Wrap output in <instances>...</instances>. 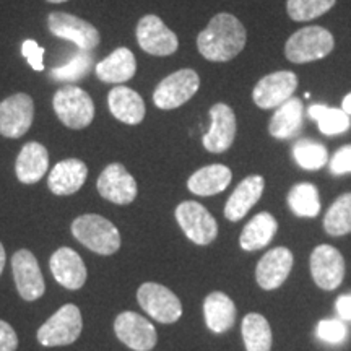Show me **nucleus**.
I'll return each mask as SVG.
<instances>
[{
  "label": "nucleus",
  "instance_id": "f257e3e1",
  "mask_svg": "<svg viewBox=\"0 0 351 351\" xmlns=\"http://www.w3.org/2000/svg\"><path fill=\"white\" fill-rule=\"evenodd\" d=\"M247 32L238 16L217 13L197 36V47L210 62H230L244 51Z\"/></svg>",
  "mask_w": 351,
  "mask_h": 351
},
{
  "label": "nucleus",
  "instance_id": "f03ea898",
  "mask_svg": "<svg viewBox=\"0 0 351 351\" xmlns=\"http://www.w3.org/2000/svg\"><path fill=\"white\" fill-rule=\"evenodd\" d=\"M72 234L78 243L99 256H112L121 249L119 230L101 215L86 213L73 219Z\"/></svg>",
  "mask_w": 351,
  "mask_h": 351
},
{
  "label": "nucleus",
  "instance_id": "7ed1b4c3",
  "mask_svg": "<svg viewBox=\"0 0 351 351\" xmlns=\"http://www.w3.org/2000/svg\"><path fill=\"white\" fill-rule=\"evenodd\" d=\"M335 47V39L322 26H304L288 38L285 57L293 64H309L327 57Z\"/></svg>",
  "mask_w": 351,
  "mask_h": 351
},
{
  "label": "nucleus",
  "instance_id": "20e7f679",
  "mask_svg": "<svg viewBox=\"0 0 351 351\" xmlns=\"http://www.w3.org/2000/svg\"><path fill=\"white\" fill-rule=\"evenodd\" d=\"M56 116L72 130L86 129L95 119V103L82 88L65 85L56 91L52 98Z\"/></svg>",
  "mask_w": 351,
  "mask_h": 351
},
{
  "label": "nucleus",
  "instance_id": "39448f33",
  "mask_svg": "<svg viewBox=\"0 0 351 351\" xmlns=\"http://www.w3.org/2000/svg\"><path fill=\"white\" fill-rule=\"evenodd\" d=\"M83 319L75 304H64L39 327L38 341L43 346H67L82 335Z\"/></svg>",
  "mask_w": 351,
  "mask_h": 351
},
{
  "label": "nucleus",
  "instance_id": "423d86ee",
  "mask_svg": "<svg viewBox=\"0 0 351 351\" xmlns=\"http://www.w3.org/2000/svg\"><path fill=\"white\" fill-rule=\"evenodd\" d=\"M200 88V77L195 70L181 69L163 78L153 91V103L163 111L181 108Z\"/></svg>",
  "mask_w": 351,
  "mask_h": 351
},
{
  "label": "nucleus",
  "instance_id": "0eeeda50",
  "mask_svg": "<svg viewBox=\"0 0 351 351\" xmlns=\"http://www.w3.org/2000/svg\"><path fill=\"white\" fill-rule=\"evenodd\" d=\"M176 219L192 243L197 245L212 244L218 236L217 219L204 205L194 200H186L176 208Z\"/></svg>",
  "mask_w": 351,
  "mask_h": 351
},
{
  "label": "nucleus",
  "instance_id": "6e6552de",
  "mask_svg": "<svg viewBox=\"0 0 351 351\" xmlns=\"http://www.w3.org/2000/svg\"><path fill=\"white\" fill-rule=\"evenodd\" d=\"M137 301L145 313L160 324H174L182 315L181 300L160 283H143L137 291Z\"/></svg>",
  "mask_w": 351,
  "mask_h": 351
},
{
  "label": "nucleus",
  "instance_id": "1a4fd4ad",
  "mask_svg": "<svg viewBox=\"0 0 351 351\" xmlns=\"http://www.w3.org/2000/svg\"><path fill=\"white\" fill-rule=\"evenodd\" d=\"M49 32L56 38L72 41L80 51H93L99 46L101 34L90 21L65 12H52L47 16Z\"/></svg>",
  "mask_w": 351,
  "mask_h": 351
},
{
  "label": "nucleus",
  "instance_id": "9d476101",
  "mask_svg": "<svg viewBox=\"0 0 351 351\" xmlns=\"http://www.w3.org/2000/svg\"><path fill=\"white\" fill-rule=\"evenodd\" d=\"M34 119L33 98L26 93L8 96L0 103V135L20 138L32 129Z\"/></svg>",
  "mask_w": 351,
  "mask_h": 351
},
{
  "label": "nucleus",
  "instance_id": "9b49d317",
  "mask_svg": "<svg viewBox=\"0 0 351 351\" xmlns=\"http://www.w3.org/2000/svg\"><path fill=\"white\" fill-rule=\"evenodd\" d=\"M137 43L140 49L150 56H173L179 47V39L173 29L156 15H145L137 25Z\"/></svg>",
  "mask_w": 351,
  "mask_h": 351
},
{
  "label": "nucleus",
  "instance_id": "f8f14e48",
  "mask_svg": "<svg viewBox=\"0 0 351 351\" xmlns=\"http://www.w3.org/2000/svg\"><path fill=\"white\" fill-rule=\"evenodd\" d=\"M298 88V75L291 70L269 73L252 90V101L261 109H276L291 98Z\"/></svg>",
  "mask_w": 351,
  "mask_h": 351
},
{
  "label": "nucleus",
  "instance_id": "ddd939ff",
  "mask_svg": "<svg viewBox=\"0 0 351 351\" xmlns=\"http://www.w3.org/2000/svg\"><path fill=\"white\" fill-rule=\"evenodd\" d=\"M114 332L125 346L134 351H152L156 346V328L148 319L132 311H125L114 320Z\"/></svg>",
  "mask_w": 351,
  "mask_h": 351
},
{
  "label": "nucleus",
  "instance_id": "4468645a",
  "mask_svg": "<svg viewBox=\"0 0 351 351\" xmlns=\"http://www.w3.org/2000/svg\"><path fill=\"white\" fill-rule=\"evenodd\" d=\"M311 274L320 289L333 291L345 278V258L337 247L320 244L311 254Z\"/></svg>",
  "mask_w": 351,
  "mask_h": 351
},
{
  "label": "nucleus",
  "instance_id": "2eb2a0df",
  "mask_svg": "<svg viewBox=\"0 0 351 351\" xmlns=\"http://www.w3.org/2000/svg\"><path fill=\"white\" fill-rule=\"evenodd\" d=\"M99 195L116 205H129L137 199L138 187L124 165L111 163L103 169L96 182Z\"/></svg>",
  "mask_w": 351,
  "mask_h": 351
},
{
  "label": "nucleus",
  "instance_id": "dca6fc26",
  "mask_svg": "<svg viewBox=\"0 0 351 351\" xmlns=\"http://www.w3.org/2000/svg\"><path fill=\"white\" fill-rule=\"evenodd\" d=\"M12 271L15 278L19 295L25 301H36L46 291V283H44L41 269L34 257V254L28 249H20L12 257Z\"/></svg>",
  "mask_w": 351,
  "mask_h": 351
},
{
  "label": "nucleus",
  "instance_id": "f3484780",
  "mask_svg": "<svg viewBox=\"0 0 351 351\" xmlns=\"http://www.w3.org/2000/svg\"><path fill=\"white\" fill-rule=\"evenodd\" d=\"M212 125L204 135V147L210 153H225L236 138V114L225 103H217L210 108Z\"/></svg>",
  "mask_w": 351,
  "mask_h": 351
},
{
  "label": "nucleus",
  "instance_id": "a211bd4d",
  "mask_svg": "<svg viewBox=\"0 0 351 351\" xmlns=\"http://www.w3.org/2000/svg\"><path fill=\"white\" fill-rule=\"evenodd\" d=\"M293 252L288 247H274L258 261L256 280L258 287L267 291L280 288L287 282L293 269Z\"/></svg>",
  "mask_w": 351,
  "mask_h": 351
},
{
  "label": "nucleus",
  "instance_id": "6ab92c4d",
  "mask_svg": "<svg viewBox=\"0 0 351 351\" xmlns=\"http://www.w3.org/2000/svg\"><path fill=\"white\" fill-rule=\"evenodd\" d=\"M49 267L56 282L67 289H80L86 282V265L70 247H59L51 256Z\"/></svg>",
  "mask_w": 351,
  "mask_h": 351
},
{
  "label": "nucleus",
  "instance_id": "aec40b11",
  "mask_svg": "<svg viewBox=\"0 0 351 351\" xmlns=\"http://www.w3.org/2000/svg\"><path fill=\"white\" fill-rule=\"evenodd\" d=\"M265 187V179L258 174L247 176L236 186L225 205V217L230 221H239L261 200Z\"/></svg>",
  "mask_w": 351,
  "mask_h": 351
},
{
  "label": "nucleus",
  "instance_id": "412c9836",
  "mask_svg": "<svg viewBox=\"0 0 351 351\" xmlns=\"http://www.w3.org/2000/svg\"><path fill=\"white\" fill-rule=\"evenodd\" d=\"M88 178V166L77 158L59 161L51 169L47 187L56 195H72L82 189Z\"/></svg>",
  "mask_w": 351,
  "mask_h": 351
},
{
  "label": "nucleus",
  "instance_id": "4be33fe9",
  "mask_svg": "<svg viewBox=\"0 0 351 351\" xmlns=\"http://www.w3.org/2000/svg\"><path fill=\"white\" fill-rule=\"evenodd\" d=\"M108 106L112 116L127 125L142 124L147 112L142 96L127 86H116L109 91Z\"/></svg>",
  "mask_w": 351,
  "mask_h": 351
},
{
  "label": "nucleus",
  "instance_id": "5701e85b",
  "mask_svg": "<svg viewBox=\"0 0 351 351\" xmlns=\"http://www.w3.org/2000/svg\"><path fill=\"white\" fill-rule=\"evenodd\" d=\"M49 169V152L38 142L26 143L15 161V174L20 182L36 184Z\"/></svg>",
  "mask_w": 351,
  "mask_h": 351
},
{
  "label": "nucleus",
  "instance_id": "b1692460",
  "mask_svg": "<svg viewBox=\"0 0 351 351\" xmlns=\"http://www.w3.org/2000/svg\"><path fill=\"white\" fill-rule=\"evenodd\" d=\"M95 72L101 82L121 85V83L129 82L135 77L137 60H135L134 52L130 49H127V47H117L106 59H103L96 65Z\"/></svg>",
  "mask_w": 351,
  "mask_h": 351
},
{
  "label": "nucleus",
  "instance_id": "393cba45",
  "mask_svg": "<svg viewBox=\"0 0 351 351\" xmlns=\"http://www.w3.org/2000/svg\"><path fill=\"white\" fill-rule=\"evenodd\" d=\"M302 99L291 96L275 109L269 122V134L276 140H289L300 134L302 127Z\"/></svg>",
  "mask_w": 351,
  "mask_h": 351
},
{
  "label": "nucleus",
  "instance_id": "a878e982",
  "mask_svg": "<svg viewBox=\"0 0 351 351\" xmlns=\"http://www.w3.org/2000/svg\"><path fill=\"white\" fill-rule=\"evenodd\" d=\"M232 173L225 165H208L189 178L187 189L200 197H212L223 192L231 184Z\"/></svg>",
  "mask_w": 351,
  "mask_h": 351
},
{
  "label": "nucleus",
  "instance_id": "bb28decb",
  "mask_svg": "<svg viewBox=\"0 0 351 351\" xmlns=\"http://www.w3.org/2000/svg\"><path fill=\"white\" fill-rule=\"evenodd\" d=\"M205 324L213 333H225L236 322V306L225 293L213 291L204 301Z\"/></svg>",
  "mask_w": 351,
  "mask_h": 351
},
{
  "label": "nucleus",
  "instance_id": "cd10ccee",
  "mask_svg": "<svg viewBox=\"0 0 351 351\" xmlns=\"http://www.w3.org/2000/svg\"><path fill=\"white\" fill-rule=\"evenodd\" d=\"M278 230V223L275 217L269 212L257 213L251 221L243 228V232L239 236V244L244 251H258L270 244Z\"/></svg>",
  "mask_w": 351,
  "mask_h": 351
},
{
  "label": "nucleus",
  "instance_id": "c85d7f7f",
  "mask_svg": "<svg viewBox=\"0 0 351 351\" xmlns=\"http://www.w3.org/2000/svg\"><path fill=\"white\" fill-rule=\"evenodd\" d=\"M243 340L245 351H270L271 350V328L269 320L262 314L251 313L243 319Z\"/></svg>",
  "mask_w": 351,
  "mask_h": 351
},
{
  "label": "nucleus",
  "instance_id": "c756f323",
  "mask_svg": "<svg viewBox=\"0 0 351 351\" xmlns=\"http://www.w3.org/2000/svg\"><path fill=\"white\" fill-rule=\"evenodd\" d=\"M287 202L289 210L301 218H315L320 213V197L314 184L300 182L289 189Z\"/></svg>",
  "mask_w": 351,
  "mask_h": 351
},
{
  "label": "nucleus",
  "instance_id": "7c9ffc66",
  "mask_svg": "<svg viewBox=\"0 0 351 351\" xmlns=\"http://www.w3.org/2000/svg\"><path fill=\"white\" fill-rule=\"evenodd\" d=\"M307 114H309L311 119L317 122L319 130L324 135H328V137L345 134L351 127V117L341 108L339 109L328 108L326 104H311Z\"/></svg>",
  "mask_w": 351,
  "mask_h": 351
},
{
  "label": "nucleus",
  "instance_id": "2f4dec72",
  "mask_svg": "<svg viewBox=\"0 0 351 351\" xmlns=\"http://www.w3.org/2000/svg\"><path fill=\"white\" fill-rule=\"evenodd\" d=\"M324 230L330 236H345L351 232V192L340 195L328 207L324 217Z\"/></svg>",
  "mask_w": 351,
  "mask_h": 351
},
{
  "label": "nucleus",
  "instance_id": "473e14b6",
  "mask_svg": "<svg viewBox=\"0 0 351 351\" xmlns=\"http://www.w3.org/2000/svg\"><path fill=\"white\" fill-rule=\"evenodd\" d=\"M293 158L302 169L319 171L328 163V150L315 140L301 138L293 145Z\"/></svg>",
  "mask_w": 351,
  "mask_h": 351
},
{
  "label": "nucleus",
  "instance_id": "72a5a7b5",
  "mask_svg": "<svg viewBox=\"0 0 351 351\" xmlns=\"http://www.w3.org/2000/svg\"><path fill=\"white\" fill-rule=\"evenodd\" d=\"M337 0H287V12L293 21H313L332 10Z\"/></svg>",
  "mask_w": 351,
  "mask_h": 351
},
{
  "label": "nucleus",
  "instance_id": "f704fd0d",
  "mask_svg": "<svg viewBox=\"0 0 351 351\" xmlns=\"http://www.w3.org/2000/svg\"><path fill=\"white\" fill-rule=\"evenodd\" d=\"M91 64H93V56L88 51H80L67 65L52 69L51 77L52 80L65 83L82 80V78L91 70Z\"/></svg>",
  "mask_w": 351,
  "mask_h": 351
},
{
  "label": "nucleus",
  "instance_id": "c9c22d12",
  "mask_svg": "<svg viewBox=\"0 0 351 351\" xmlns=\"http://www.w3.org/2000/svg\"><path fill=\"white\" fill-rule=\"evenodd\" d=\"M315 335L324 343L340 345L348 337V328L339 319H324L315 327Z\"/></svg>",
  "mask_w": 351,
  "mask_h": 351
},
{
  "label": "nucleus",
  "instance_id": "e433bc0d",
  "mask_svg": "<svg viewBox=\"0 0 351 351\" xmlns=\"http://www.w3.org/2000/svg\"><path fill=\"white\" fill-rule=\"evenodd\" d=\"M328 169L333 176H343L351 173V145H343L332 156Z\"/></svg>",
  "mask_w": 351,
  "mask_h": 351
},
{
  "label": "nucleus",
  "instance_id": "4c0bfd02",
  "mask_svg": "<svg viewBox=\"0 0 351 351\" xmlns=\"http://www.w3.org/2000/svg\"><path fill=\"white\" fill-rule=\"evenodd\" d=\"M21 52L28 60V64L32 65L33 70L36 72H43L44 70V62H43V57H44V47L39 46L36 41L33 39H26L21 46Z\"/></svg>",
  "mask_w": 351,
  "mask_h": 351
},
{
  "label": "nucleus",
  "instance_id": "58836bf2",
  "mask_svg": "<svg viewBox=\"0 0 351 351\" xmlns=\"http://www.w3.org/2000/svg\"><path fill=\"white\" fill-rule=\"evenodd\" d=\"M19 348V337L10 324L0 320V351H16Z\"/></svg>",
  "mask_w": 351,
  "mask_h": 351
},
{
  "label": "nucleus",
  "instance_id": "ea45409f",
  "mask_svg": "<svg viewBox=\"0 0 351 351\" xmlns=\"http://www.w3.org/2000/svg\"><path fill=\"white\" fill-rule=\"evenodd\" d=\"M335 307L341 320H351V293L350 295H341L337 300Z\"/></svg>",
  "mask_w": 351,
  "mask_h": 351
},
{
  "label": "nucleus",
  "instance_id": "a19ab883",
  "mask_svg": "<svg viewBox=\"0 0 351 351\" xmlns=\"http://www.w3.org/2000/svg\"><path fill=\"white\" fill-rule=\"evenodd\" d=\"M341 109H343L348 116H351V93L346 95L343 101H341Z\"/></svg>",
  "mask_w": 351,
  "mask_h": 351
},
{
  "label": "nucleus",
  "instance_id": "79ce46f5",
  "mask_svg": "<svg viewBox=\"0 0 351 351\" xmlns=\"http://www.w3.org/2000/svg\"><path fill=\"white\" fill-rule=\"evenodd\" d=\"M5 261H7V256H5V249H3L2 243H0V275H2V271H3V267H5Z\"/></svg>",
  "mask_w": 351,
  "mask_h": 351
},
{
  "label": "nucleus",
  "instance_id": "37998d69",
  "mask_svg": "<svg viewBox=\"0 0 351 351\" xmlns=\"http://www.w3.org/2000/svg\"><path fill=\"white\" fill-rule=\"evenodd\" d=\"M46 2H49V3H64V2H69V0H46Z\"/></svg>",
  "mask_w": 351,
  "mask_h": 351
}]
</instances>
